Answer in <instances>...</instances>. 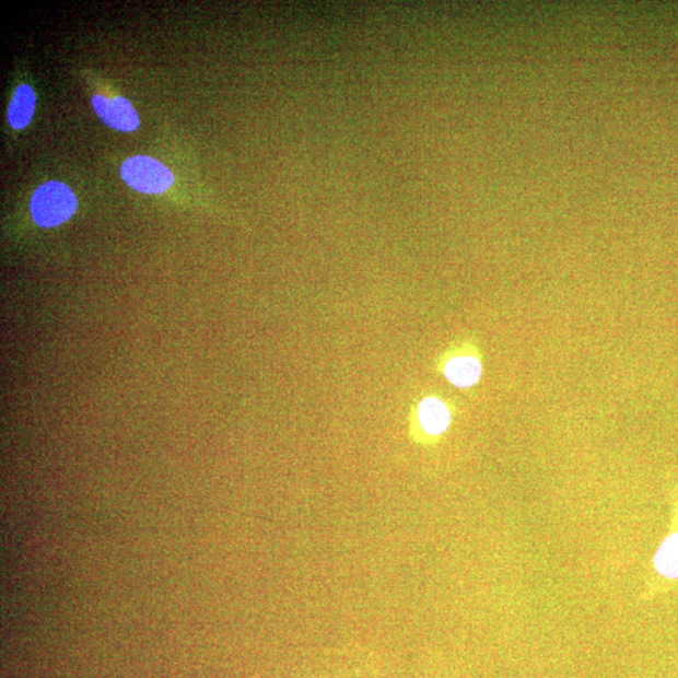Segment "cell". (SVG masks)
<instances>
[{
	"label": "cell",
	"mask_w": 678,
	"mask_h": 678,
	"mask_svg": "<svg viewBox=\"0 0 678 678\" xmlns=\"http://www.w3.org/2000/svg\"><path fill=\"white\" fill-rule=\"evenodd\" d=\"M78 210L75 195L63 183L49 182L39 186L31 199V213L39 226L54 227L67 222Z\"/></svg>",
	"instance_id": "obj_1"
},
{
	"label": "cell",
	"mask_w": 678,
	"mask_h": 678,
	"mask_svg": "<svg viewBox=\"0 0 678 678\" xmlns=\"http://www.w3.org/2000/svg\"><path fill=\"white\" fill-rule=\"evenodd\" d=\"M92 107L102 121L112 129L131 132L139 129L140 118L129 100L115 97L109 100L96 95L92 98Z\"/></svg>",
	"instance_id": "obj_5"
},
{
	"label": "cell",
	"mask_w": 678,
	"mask_h": 678,
	"mask_svg": "<svg viewBox=\"0 0 678 678\" xmlns=\"http://www.w3.org/2000/svg\"><path fill=\"white\" fill-rule=\"evenodd\" d=\"M440 370L448 383L459 388H470L479 383L482 375L480 352L471 343L455 347L441 358Z\"/></svg>",
	"instance_id": "obj_4"
},
{
	"label": "cell",
	"mask_w": 678,
	"mask_h": 678,
	"mask_svg": "<svg viewBox=\"0 0 678 678\" xmlns=\"http://www.w3.org/2000/svg\"><path fill=\"white\" fill-rule=\"evenodd\" d=\"M451 406L436 396L423 398L411 425V436L420 445L436 444L452 426Z\"/></svg>",
	"instance_id": "obj_3"
},
{
	"label": "cell",
	"mask_w": 678,
	"mask_h": 678,
	"mask_svg": "<svg viewBox=\"0 0 678 678\" xmlns=\"http://www.w3.org/2000/svg\"><path fill=\"white\" fill-rule=\"evenodd\" d=\"M124 182L142 194H161L174 184V175L160 161L149 156L127 159L121 166Z\"/></svg>",
	"instance_id": "obj_2"
},
{
	"label": "cell",
	"mask_w": 678,
	"mask_h": 678,
	"mask_svg": "<svg viewBox=\"0 0 678 678\" xmlns=\"http://www.w3.org/2000/svg\"><path fill=\"white\" fill-rule=\"evenodd\" d=\"M36 93L28 86L22 84L16 89L8 108V121L15 130H23L32 121L34 109H36Z\"/></svg>",
	"instance_id": "obj_6"
},
{
	"label": "cell",
	"mask_w": 678,
	"mask_h": 678,
	"mask_svg": "<svg viewBox=\"0 0 678 678\" xmlns=\"http://www.w3.org/2000/svg\"><path fill=\"white\" fill-rule=\"evenodd\" d=\"M655 565L659 573L678 578V534L665 540L655 558Z\"/></svg>",
	"instance_id": "obj_7"
}]
</instances>
